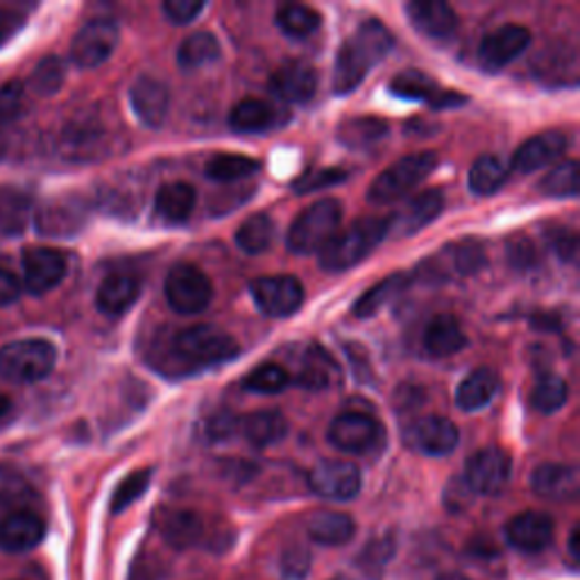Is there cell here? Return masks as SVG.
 <instances>
[{
	"label": "cell",
	"mask_w": 580,
	"mask_h": 580,
	"mask_svg": "<svg viewBox=\"0 0 580 580\" xmlns=\"http://www.w3.org/2000/svg\"><path fill=\"white\" fill-rule=\"evenodd\" d=\"M390 92L404 101H424L431 105L440 94V86L422 71H404L390 82Z\"/></svg>",
	"instance_id": "obj_39"
},
{
	"label": "cell",
	"mask_w": 580,
	"mask_h": 580,
	"mask_svg": "<svg viewBox=\"0 0 580 580\" xmlns=\"http://www.w3.org/2000/svg\"><path fill=\"white\" fill-rule=\"evenodd\" d=\"M444 207V196L442 191H424L418 198H413L404 211H399L397 215L388 218L390 222V232H399V236H413L422 232L426 225L442 213Z\"/></svg>",
	"instance_id": "obj_24"
},
{
	"label": "cell",
	"mask_w": 580,
	"mask_h": 580,
	"mask_svg": "<svg viewBox=\"0 0 580 580\" xmlns=\"http://www.w3.org/2000/svg\"><path fill=\"white\" fill-rule=\"evenodd\" d=\"M388 137V123L377 116H356L338 127V141L347 148H368Z\"/></svg>",
	"instance_id": "obj_33"
},
{
	"label": "cell",
	"mask_w": 580,
	"mask_h": 580,
	"mask_svg": "<svg viewBox=\"0 0 580 580\" xmlns=\"http://www.w3.org/2000/svg\"><path fill=\"white\" fill-rule=\"evenodd\" d=\"M440 261L447 263V271L467 277V275H476L485 265V250L478 241L467 239L456 245H450L447 254H442Z\"/></svg>",
	"instance_id": "obj_41"
},
{
	"label": "cell",
	"mask_w": 580,
	"mask_h": 580,
	"mask_svg": "<svg viewBox=\"0 0 580 580\" xmlns=\"http://www.w3.org/2000/svg\"><path fill=\"white\" fill-rule=\"evenodd\" d=\"M220 57V43L209 32H196L191 34L180 51H177V64L182 71H198L209 64H213Z\"/></svg>",
	"instance_id": "obj_37"
},
{
	"label": "cell",
	"mask_w": 580,
	"mask_h": 580,
	"mask_svg": "<svg viewBox=\"0 0 580 580\" xmlns=\"http://www.w3.org/2000/svg\"><path fill=\"white\" fill-rule=\"evenodd\" d=\"M347 180V172L342 168H316L304 172L295 182L297 193H314L327 187H336Z\"/></svg>",
	"instance_id": "obj_48"
},
{
	"label": "cell",
	"mask_w": 580,
	"mask_h": 580,
	"mask_svg": "<svg viewBox=\"0 0 580 580\" xmlns=\"http://www.w3.org/2000/svg\"><path fill=\"white\" fill-rule=\"evenodd\" d=\"M30 220V198L17 189L0 187V234L19 236Z\"/></svg>",
	"instance_id": "obj_36"
},
{
	"label": "cell",
	"mask_w": 580,
	"mask_h": 580,
	"mask_svg": "<svg viewBox=\"0 0 580 580\" xmlns=\"http://www.w3.org/2000/svg\"><path fill=\"white\" fill-rule=\"evenodd\" d=\"M275 239V225L273 220L267 218L265 213H254L250 215L243 225L236 230V245L245 252V254H261L267 247H271Z\"/></svg>",
	"instance_id": "obj_38"
},
{
	"label": "cell",
	"mask_w": 580,
	"mask_h": 580,
	"mask_svg": "<svg viewBox=\"0 0 580 580\" xmlns=\"http://www.w3.org/2000/svg\"><path fill=\"white\" fill-rule=\"evenodd\" d=\"M86 222V209L80 198H57L36 211V232L66 239L77 234Z\"/></svg>",
	"instance_id": "obj_17"
},
{
	"label": "cell",
	"mask_w": 580,
	"mask_h": 580,
	"mask_svg": "<svg viewBox=\"0 0 580 580\" xmlns=\"http://www.w3.org/2000/svg\"><path fill=\"white\" fill-rule=\"evenodd\" d=\"M513 474L510 456L499 447H485L476 452L465 465V483L474 495L495 497L504 493Z\"/></svg>",
	"instance_id": "obj_8"
},
{
	"label": "cell",
	"mask_w": 580,
	"mask_h": 580,
	"mask_svg": "<svg viewBox=\"0 0 580 580\" xmlns=\"http://www.w3.org/2000/svg\"><path fill=\"white\" fill-rule=\"evenodd\" d=\"M46 524L32 510H12L0 519V549L8 553H28L41 545Z\"/></svg>",
	"instance_id": "obj_18"
},
{
	"label": "cell",
	"mask_w": 580,
	"mask_h": 580,
	"mask_svg": "<svg viewBox=\"0 0 580 580\" xmlns=\"http://www.w3.org/2000/svg\"><path fill=\"white\" fill-rule=\"evenodd\" d=\"M170 347L177 359L182 361L180 366L191 368L228 363L239 354L236 340L228 331L211 325H196L177 331L170 340Z\"/></svg>",
	"instance_id": "obj_3"
},
{
	"label": "cell",
	"mask_w": 580,
	"mask_h": 580,
	"mask_svg": "<svg viewBox=\"0 0 580 580\" xmlns=\"http://www.w3.org/2000/svg\"><path fill=\"white\" fill-rule=\"evenodd\" d=\"M10 415H12V399L6 392H0V424L10 420Z\"/></svg>",
	"instance_id": "obj_59"
},
{
	"label": "cell",
	"mask_w": 580,
	"mask_h": 580,
	"mask_svg": "<svg viewBox=\"0 0 580 580\" xmlns=\"http://www.w3.org/2000/svg\"><path fill=\"white\" fill-rule=\"evenodd\" d=\"M342 220V207L338 200H320L299 213L288 230L286 245L293 254L304 256L320 252L336 234Z\"/></svg>",
	"instance_id": "obj_5"
},
{
	"label": "cell",
	"mask_w": 580,
	"mask_h": 580,
	"mask_svg": "<svg viewBox=\"0 0 580 580\" xmlns=\"http://www.w3.org/2000/svg\"><path fill=\"white\" fill-rule=\"evenodd\" d=\"M578 540H580V532H578V526H573L571 528V532H569V556L573 558V560H578Z\"/></svg>",
	"instance_id": "obj_60"
},
{
	"label": "cell",
	"mask_w": 580,
	"mask_h": 580,
	"mask_svg": "<svg viewBox=\"0 0 580 580\" xmlns=\"http://www.w3.org/2000/svg\"><path fill=\"white\" fill-rule=\"evenodd\" d=\"M565 150H567V134H562L560 129H549L542 134H535V137H530L515 152L513 168L517 172H535V170L553 164L556 159H560Z\"/></svg>",
	"instance_id": "obj_22"
},
{
	"label": "cell",
	"mask_w": 580,
	"mask_h": 580,
	"mask_svg": "<svg viewBox=\"0 0 580 580\" xmlns=\"http://www.w3.org/2000/svg\"><path fill=\"white\" fill-rule=\"evenodd\" d=\"M288 386H291V375L282 366H275V363H265L256 368L245 379V388L252 392H261V394H277L286 390Z\"/></svg>",
	"instance_id": "obj_46"
},
{
	"label": "cell",
	"mask_w": 580,
	"mask_h": 580,
	"mask_svg": "<svg viewBox=\"0 0 580 580\" xmlns=\"http://www.w3.org/2000/svg\"><path fill=\"white\" fill-rule=\"evenodd\" d=\"M409 282L411 280L407 275H401V273H394V275L386 277L383 282L372 286L359 302L354 304V316L356 318H372V316H377L386 304H390L394 297H399L401 293L407 291Z\"/></svg>",
	"instance_id": "obj_34"
},
{
	"label": "cell",
	"mask_w": 580,
	"mask_h": 580,
	"mask_svg": "<svg viewBox=\"0 0 580 580\" xmlns=\"http://www.w3.org/2000/svg\"><path fill=\"white\" fill-rule=\"evenodd\" d=\"M407 440L413 450L426 456H447L458 447L461 435H458V426L452 420L442 415H431L415 422L409 429Z\"/></svg>",
	"instance_id": "obj_16"
},
{
	"label": "cell",
	"mask_w": 580,
	"mask_h": 580,
	"mask_svg": "<svg viewBox=\"0 0 580 580\" xmlns=\"http://www.w3.org/2000/svg\"><path fill=\"white\" fill-rule=\"evenodd\" d=\"M308 556L304 551H291L284 556V573L286 578H304V573L308 571Z\"/></svg>",
	"instance_id": "obj_57"
},
{
	"label": "cell",
	"mask_w": 580,
	"mask_h": 580,
	"mask_svg": "<svg viewBox=\"0 0 580 580\" xmlns=\"http://www.w3.org/2000/svg\"><path fill=\"white\" fill-rule=\"evenodd\" d=\"M530 485L535 495L549 502H573L580 489V474L573 465L545 463L532 472Z\"/></svg>",
	"instance_id": "obj_20"
},
{
	"label": "cell",
	"mask_w": 580,
	"mask_h": 580,
	"mask_svg": "<svg viewBox=\"0 0 580 580\" xmlns=\"http://www.w3.org/2000/svg\"><path fill=\"white\" fill-rule=\"evenodd\" d=\"M118 25L112 19L88 21L71 43V60L80 68H96L105 64L118 46Z\"/></svg>",
	"instance_id": "obj_9"
},
{
	"label": "cell",
	"mask_w": 580,
	"mask_h": 580,
	"mask_svg": "<svg viewBox=\"0 0 580 580\" xmlns=\"http://www.w3.org/2000/svg\"><path fill=\"white\" fill-rule=\"evenodd\" d=\"M306 530H308V538L323 547H342L354 538L356 524L345 513L318 510L308 519Z\"/></svg>",
	"instance_id": "obj_26"
},
{
	"label": "cell",
	"mask_w": 580,
	"mask_h": 580,
	"mask_svg": "<svg viewBox=\"0 0 580 580\" xmlns=\"http://www.w3.org/2000/svg\"><path fill=\"white\" fill-rule=\"evenodd\" d=\"M25 25V17L14 12V10H8V8H0V49L6 46V43H10Z\"/></svg>",
	"instance_id": "obj_54"
},
{
	"label": "cell",
	"mask_w": 580,
	"mask_h": 580,
	"mask_svg": "<svg viewBox=\"0 0 580 580\" xmlns=\"http://www.w3.org/2000/svg\"><path fill=\"white\" fill-rule=\"evenodd\" d=\"M256 170H259V161L243 155H218L207 164V177L222 184L241 182Z\"/></svg>",
	"instance_id": "obj_40"
},
{
	"label": "cell",
	"mask_w": 580,
	"mask_h": 580,
	"mask_svg": "<svg viewBox=\"0 0 580 580\" xmlns=\"http://www.w3.org/2000/svg\"><path fill=\"white\" fill-rule=\"evenodd\" d=\"M567 397H569V388L567 381L558 375H545L538 386H535L530 401L535 411H540L545 415L560 411L567 404Z\"/></svg>",
	"instance_id": "obj_42"
},
{
	"label": "cell",
	"mask_w": 580,
	"mask_h": 580,
	"mask_svg": "<svg viewBox=\"0 0 580 580\" xmlns=\"http://www.w3.org/2000/svg\"><path fill=\"white\" fill-rule=\"evenodd\" d=\"M161 532L170 547L191 549L200 545L202 535H204V524L198 513L175 510L161 519Z\"/></svg>",
	"instance_id": "obj_30"
},
{
	"label": "cell",
	"mask_w": 580,
	"mask_h": 580,
	"mask_svg": "<svg viewBox=\"0 0 580 580\" xmlns=\"http://www.w3.org/2000/svg\"><path fill=\"white\" fill-rule=\"evenodd\" d=\"M323 19L314 8H306V6H286L277 12V25L282 28L284 34L302 39L314 34L320 28Z\"/></svg>",
	"instance_id": "obj_43"
},
{
	"label": "cell",
	"mask_w": 580,
	"mask_h": 580,
	"mask_svg": "<svg viewBox=\"0 0 580 580\" xmlns=\"http://www.w3.org/2000/svg\"><path fill=\"white\" fill-rule=\"evenodd\" d=\"M299 383L308 390H323L329 386V372L320 361H308L299 372Z\"/></svg>",
	"instance_id": "obj_55"
},
{
	"label": "cell",
	"mask_w": 580,
	"mask_h": 580,
	"mask_svg": "<svg viewBox=\"0 0 580 580\" xmlns=\"http://www.w3.org/2000/svg\"><path fill=\"white\" fill-rule=\"evenodd\" d=\"M230 123L236 131H243V134H254V131H263V129H271V127L280 125L277 109L273 105L263 103V101H256V98L241 101L232 109Z\"/></svg>",
	"instance_id": "obj_32"
},
{
	"label": "cell",
	"mask_w": 580,
	"mask_h": 580,
	"mask_svg": "<svg viewBox=\"0 0 580 580\" xmlns=\"http://www.w3.org/2000/svg\"><path fill=\"white\" fill-rule=\"evenodd\" d=\"M318 92V73L304 62H288L271 77V94L284 103H308Z\"/></svg>",
	"instance_id": "obj_19"
},
{
	"label": "cell",
	"mask_w": 580,
	"mask_h": 580,
	"mask_svg": "<svg viewBox=\"0 0 580 580\" xmlns=\"http://www.w3.org/2000/svg\"><path fill=\"white\" fill-rule=\"evenodd\" d=\"M553 519L538 510H526L515 515L504 532L508 545L519 553H540L553 542Z\"/></svg>",
	"instance_id": "obj_15"
},
{
	"label": "cell",
	"mask_w": 580,
	"mask_h": 580,
	"mask_svg": "<svg viewBox=\"0 0 580 580\" xmlns=\"http://www.w3.org/2000/svg\"><path fill=\"white\" fill-rule=\"evenodd\" d=\"M530 43V32L524 25L510 23L489 32L478 49V62L485 71L495 73L515 62Z\"/></svg>",
	"instance_id": "obj_14"
},
{
	"label": "cell",
	"mask_w": 580,
	"mask_h": 580,
	"mask_svg": "<svg viewBox=\"0 0 580 580\" xmlns=\"http://www.w3.org/2000/svg\"><path fill=\"white\" fill-rule=\"evenodd\" d=\"M392 51V34L379 21H366L338 51L334 66V94L347 96Z\"/></svg>",
	"instance_id": "obj_1"
},
{
	"label": "cell",
	"mask_w": 580,
	"mask_h": 580,
	"mask_svg": "<svg viewBox=\"0 0 580 580\" xmlns=\"http://www.w3.org/2000/svg\"><path fill=\"white\" fill-rule=\"evenodd\" d=\"M161 10L170 23L187 25L204 10V3L202 0H166Z\"/></svg>",
	"instance_id": "obj_50"
},
{
	"label": "cell",
	"mask_w": 580,
	"mask_h": 580,
	"mask_svg": "<svg viewBox=\"0 0 580 580\" xmlns=\"http://www.w3.org/2000/svg\"><path fill=\"white\" fill-rule=\"evenodd\" d=\"M578 164L573 159L553 166L545 180L540 182V191L549 198H576L578 196Z\"/></svg>",
	"instance_id": "obj_44"
},
{
	"label": "cell",
	"mask_w": 580,
	"mask_h": 580,
	"mask_svg": "<svg viewBox=\"0 0 580 580\" xmlns=\"http://www.w3.org/2000/svg\"><path fill=\"white\" fill-rule=\"evenodd\" d=\"M381 435V424L366 413H342L329 426V442L345 454L372 452Z\"/></svg>",
	"instance_id": "obj_13"
},
{
	"label": "cell",
	"mask_w": 580,
	"mask_h": 580,
	"mask_svg": "<svg viewBox=\"0 0 580 580\" xmlns=\"http://www.w3.org/2000/svg\"><path fill=\"white\" fill-rule=\"evenodd\" d=\"M437 168V157L433 152H415L392 164L372 182L368 200L372 204H388L409 196L422 180Z\"/></svg>",
	"instance_id": "obj_6"
},
{
	"label": "cell",
	"mask_w": 580,
	"mask_h": 580,
	"mask_svg": "<svg viewBox=\"0 0 580 580\" xmlns=\"http://www.w3.org/2000/svg\"><path fill=\"white\" fill-rule=\"evenodd\" d=\"M57 363V349L41 338L14 340L0 349V377L12 383H36L46 379Z\"/></svg>",
	"instance_id": "obj_4"
},
{
	"label": "cell",
	"mask_w": 580,
	"mask_h": 580,
	"mask_svg": "<svg viewBox=\"0 0 580 580\" xmlns=\"http://www.w3.org/2000/svg\"><path fill=\"white\" fill-rule=\"evenodd\" d=\"M390 234L388 218L356 220L345 232L336 234L320 250V267L325 273H345L368 259L375 247Z\"/></svg>",
	"instance_id": "obj_2"
},
{
	"label": "cell",
	"mask_w": 580,
	"mask_h": 580,
	"mask_svg": "<svg viewBox=\"0 0 580 580\" xmlns=\"http://www.w3.org/2000/svg\"><path fill=\"white\" fill-rule=\"evenodd\" d=\"M141 295V282L131 275H112L107 277L98 293H96V306L105 316H123L129 306L139 299Z\"/></svg>",
	"instance_id": "obj_25"
},
{
	"label": "cell",
	"mask_w": 580,
	"mask_h": 580,
	"mask_svg": "<svg viewBox=\"0 0 580 580\" xmlns=\"http://www.w3.org/2000/svg\"><path fill=\"white\" fill-rule=\"evenodd\" d=\"M196 200L198 196L191 184L170 182L157 191L155 209L161 220L172 222V225H180V222H184L196 209Z\"/></svg>",
	"instance_id": "obj_28"
},
{
	"label": "cell",
	"mask_w": 580,
	"mask_h": 580,
	"mask_svg": "<svg viewBox=\"0 0 580 580\" xmlns=\"http://www.w3.org/2000/svg\"><path fill=\"white\" fill-rule=\"evenodd\" d=\"M551 236V247L556 250V254L562 259V261H573L576 254H578V239L573 232L569 230H558Z\"/></svg>",
	"instance_id": "obj_56"
},
{
	"label": "cell",
	"mask_w": 580,
	"mask_h": 580,
	"mask_svg": "<svg viewBox=\"0 0 580 580\" xmlns=\"http://www.w3.org/2000/svg\"><path fill=\"white\" fill-rule=\"evenodd\" d=\"M497 392H499V377L493 370L478 368L472 375H467L463 383L458 386L456 404L461 411H467V413L481 411L495 399Z\"/></svg>",
	"instance_id": "obj_27"
},
{
	"label": "cell",
	"mask_w": 580,
	"mask_h": 580,
	"mask_svg": "<svg viewBox=\"0 0 580 580\" xmlns=\"http://www.w3.org/2000/svg\"><path fill=\"white\" fill-rule=\"evenodd\" d=\"M409 21L429 39H447L458 28V17L452 6L442 0H413L407 6Z\"/></svg>",
	"instance_id": "obj_23"
},
{
	"label": "cell",
	"mask_w": 580,
	"mask_h": 580,
	"mask_svg": "<svg viewBox=\"0 0 580 580\" xmlns=\"http://www.w3.org/2000/svg\"><path fill=\"white\" fill-rule=\"evenodd\" d=\"M68 261L64 252L53 247H30L23 252V288L43 295L60 286L66 277Z\"/></svg>",
	"instance_id": "obj_12"
},
{
	"label": "cell",
	"mask_w": 580,
	"mask_h": 580,
	"mask_svg": "<svg viewBox=\"0 0 580 580\" xmlns=\"http://www.w3.org/2000/svg\"><path fill=\"white\" fill-rule=\"evenodd\" d=\"M241 429L254 447H271L286 437L288 422L280 411H256L241 422Z\"/></svg>",
	"instance_id": "obj_31"
},
{
	"label": "cell",
	"mask_w": 580,
	"mask_h": 580,
	"mask_svg": "<svg viewBox=\"0 0 580 580\" xmlns=\"http://www.w3.org/2000/svg\"><path fill=\"white\" fill-rule=\"evenodd\" d=\"M23 96L25 86L21 82H8L0 86V127L19 118L23 109Z\"/></svg>",
	"instance_id": "obj_49"
},
{
	"label": "cell",
	"mask_w": 580,
	"mask_h": 580,
	"mask_svg": "<svg viewBox=\"0 0 580 580\" xmlns=\"http://www.w3.org/2000/svg\"><path fill=\"white\" fill-rule=\"evenodd\" d=\"M250 291L256 306L271 318H288L304 302V286L291 275L261 277L252 282Z\"/></svg>",
	"instance_id": "obj_11"
},
{
	"label": "cell",
	"mask_w": 580,
	"mask_h": 580,
	"mask_svg": "<svg viewBox=\"0 0 580 580\" xmlns=\"http://www.w3.org/2000/svg\"><path fill=\"white\" fill-rule=\"evenodd\" d=\"M64 77H66L64 62L60 57H55V55H49V57H43L36 64V68L32 71L30 88L39 96H53L62 88Z\"/></svg>",
	"instance_id": "obj_45"
},
{
	"label": "cell",
	"mask_w": 580,
	"mask_h": 580,
	"mask_svg": "<svg viewBox=\"0 0 580 580\" xmlns=\"http://www.w3.org/2000/svg\"><path fill=\"white\" fill-rule=\"evenodd\" d=\"M465 103H467V96H463L458 92H442V88H440V94L435 96L431 107L433 109H456V107H461Z\"/></svg>",
	"instance_id": "obj_58"
},
{
	"label": "cell",
	"mask_w": 580,
	"mask_h": 580,
	"mask_svg": "<svg viewBox=\"0 0 580 580\" xmlns=\"http://www.w3.org/2000/svg\"><path fill=\"white\" fill-rule=\"evenodd\" d=\"M239 422L232 413H218L207 422V437L211 442H220V440H228L236 433Z\"/></svg>",
	"instance_id": "obj_52"
},
{
	"label": "cell",
	"mask_w": 580,
	"mask_h": 580,
	"mask_svg": "<svg viewBox=\"0 0 580 580\" xmlns=\"http://www.w3.org/2000/svg\"><path fill=\"white\" fill-rule=\"evenodd\" d=\"M152 478V470H139L129 474L127 478L120 481V485L116 487V493L112 497V513L118 515L125 508H129L134 502H137L141 495H146V489L150 485Z\"/></svg>",
	"instance_id": "obj_47"
},
{
	"label": "cell",
	"mask_w": 580,
	"mask_h": 580,
	"mask_svg": "<svg viewBox=\"0 0 580 580\" xmlns=\"http://www.w3.org/2000/svg\"><path fill=\"white\" fill-rule=\"evenodd\" d=\"M508 259L515 267L528 271V267L538 261V250H535L532 241H528V239H513L508 243Z\"/></svg>",
	"instance_id": "obj_51"
},
{
	"label": "cell",
	"mask_w": 580,
	"mask_h": 580,
	"mask_svg": "<svg viewBox=\"0 0 580 580\" xmlns=\"http://www.w3.org/2000/svg\"><path fill=\"white\" fill-rule=\"evenodd\" d=\"M424 345L429 354L444 359L458 354L467 345V338L454 316H435L424 331Z\"/></svg>",
	"instance_id": "obj_29"
},
{
	"label": "cell",
	"mask_w": 580,
	"mask_h": 580,
	"mask_svg": "<svg viewBox=\"0 0 580 580\" xmlns=\"http://www.w3.org/2000/svg\"><path fill=\"white\" fill-rule=\"evenodd\" d=\"M506 180H508V166L495 155H485L472 164L470 191L476 196H493L506 184Z\"/></svg>",
	"instance_id": "obj_35"
},
{
	"label": "cell",
	"mask_w": 580,
	"mask_h": 580,
	"mask_svg": "<svg viewBox=\"0 0 580 580\" xmlns=\"http://www.w3.org/2000/svg\"><path fill=\"white\" fill-rule=\"evenodd\" d=\"M166 299L177 314L196 316L211 304L213 286L200 267L180 263L166 277Z\"/></svg>",
	"instance_id": "obj_7"
},
{
	"label": "cell",
	"mask_w": 580,
	"mask_h": 580,
	"mask_svg": "<svg viewBox=\"0 0 580 580\" xmlns=\"http://www.w3.org/2000/svg\"><path fill=\"white\" fill-rule=\"evenodd\" d=\"M23 293L21 280L10 271V267L0 265V306L14 304Z\"/></svg>",
	"instance_id": "obj_53"
},
{
	"label": "cell",
	"mask_w": 580,
	"mask_h": 580,
	"mask_svg": "<svg viewBox=\"0 0 580 580\" xmlns=\"http://www.w3.org/2000/svg\"><path fill=\"white\" fill-rule=\"evenodd\" d=\"M361 472L345 461H323L308 472V487L329 502H351L361 493Z\"/></svg>",
	"instance_id": "obj_10"
},
{
	"label": "cell",
	"mask_w": 580,
	"mask_h": 580,
	"mask_svg": "<svg viewBox=\"0 0 580 580\" xmlns=\"http://www.w3.org/2000/svg\"><path fill=\"white\" fill-rule=\"evenodd\" d=\"M129 103L134 114L137 118L146 125V127H161L168 109H170V94L168 88L155 80V77H139L137 82L131 84V92H129Z\"/></svg>",
	"instance_id": "obj_21"
}]
</instances>
